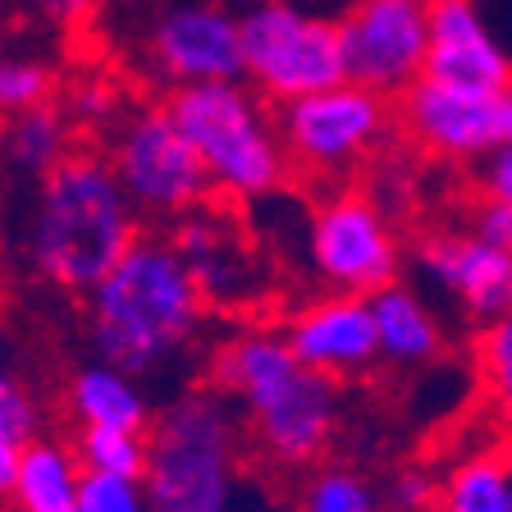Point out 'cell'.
Instances as JSON below:
<instances>
[{
  "label": "cell",
  "mask_w": 512,
  "mask_h": 512,
  "mask_svg": "<svg viewBox=\"0 0 512 512\" xmlns=\"http://www.w3.org/2000/svg\"><path fill=\"white\" fill-rule=\"evenodd\" d=\"M78 462L83 471H106V476L142 480L151 462V439L142 430H119V426H83L78 435Z\"/></svg>",
  "instance_id": "22"
},
{
  "label": "cell",
  "mask_w": 512,
  "mask_h": 512,
  "mask_svg": "<svg viewBox=\"0 0 512 512\" xmlns=\"http://www.w3.org/2000/svg\"><path fill=\"white\" fill-rule=\"evenodd\" d=\"M138 238V206L110 156L74 147L51 174H42L28 252L55 288L92 293Z\"/></svg>",
  "instance_id": "1"
},
{
  "label": "cell",
  "mask_w": 512,
  "mask_h": 512,
  "mask_svg": "<svg viewBox=\"0 0 512 512\" xmlns=\"http://www.w3.org/2000/svg\"><path fill=\"white\" fill-rule=\"evenodd\" d=\"M32 430H37V416H32L28 398L14 389V380L0 366V494H14L19 462H23V448L32 444Z\"/></svg>",
  "instance_id": "26"
},
{
  "label": "cell",
  "mask_w": 512,
  "mask_h": 512,
  "mask_svg": "<svg viewBox=\"0 0 512 512\" xmlns=\"http://www.w3.org/2000/svg\"><path fill=\"white\" fill-rule=\"evenodd\" d=\"M480 192L512 206V142H499L490 156L480 160Z\"/></svg>",
  "instance_id": "30"
},
{
  "label": "cell",
  "mask_w": 512,
  "mask_h": 512,
  "mask_svg": "<svg viewBox=\"0 0 512 512\" xmlns=\"http://www.w3.org/2000/svg\"><path fill=\"white\" fill-rule=\"evenodd\" d=\"M279 138L298 179H348L375 160L398 133V101L343 78L325 92L275 106Z\"/></svg>",
  "instance_id": "6"
},
{
  "label": "cell",
  "mask_w": 512,
  "mask_h": 512,
  "mask_svg": "<svg viewBox=\"0 0 512 512\" xmlns=\"http://www.w3.org/2000/svg\"><path fill=\"white\" fill-rule=\"evenodd\" d=\"M435 512H512V430L462 444L439 476Z\"/></svg>",
  "instance_id": "17"
},
{
  "label": "cell",
  "mask_w": 512,
  "mask_h": 512,
  "mask_svg": "<svg viewBox=\"0 0 512 512\" xmlns=\"http://www.w3.org/2000/svg\"><path fill=\"white\" fill-rule=\"evenodd\" d=\"M398 128L416 151L453 160V165H471L503 142V96L416 78L398 96Z\"/></svg>",
  "instance_id": "12"
},
{
  "label": "cell",
  "mask_w": 512,
  "mask_h": 512,
  "mask_svg": "<svg viewBox=\"0 0 512 512\" xmlns=\"http://www.w3.org/2000/svg\"><path fill=\"white\" fill-rule=\"evenodd\" d=\"M288 343H293L302 366L330 375V380L362 375L380 357V330H375L371 298L334 293V298L311 302L288 320Z\"/></svg>",
  "instance_id": "15"
},
{
  "label": "cell",
  "mask_w": 512,
  "mask_h": 512,
  "mask_svg": "<svg viewBox=\"0 0 512 512\" xmlns=\"http://www.w3.org/2000/svg\"><path fill=\"white\" fill-rule=\"evenodd\" d=\"M503 142H512V87L503 92Z\"/></svg>",
  "instance_id": "33"
},
{
  "label": "cell",
  "mask_w": 512,
  "mask_h": 512,
  "mask_svg": "<svg viewBox=\"0 0 512 512\" xmlns=\"http://www.w3.org/2000/svg\"><path fill=\"white\" fill-rule=\"evenodd\" d=\"M5 151L19 170L28 174H51L69 151H74V119L60 101L37 110H23V115L5 119Z\"/></svg>",
  "instance_id": "21"
},
{
  "label": "cell",
  "mask_w": 512,
  "mask_h": 512,
  "mask_svg": "<svg viewBox=\"0 0 512 512\" xmlns=\"http://www.w3.org/2000/svg\"><path fill=\"white\" fill-rule=\"evenodd\" d=\"M375 330H380V357L394 366H426L444 352V325L407 284H389L371 298Z\"/></svg>",
  "instance_id": "18"
},
{
  "label": "cell",
  "mask_w": 512,
  "mask_h": 512,
  "mask_svg": "<svg viewBox=\"0 0 512 512\" xmlns=\"http://www.w3.org/2000/svg\"><path fill=\"white\" fill-rule=\"evenodd\" d=\"M435 494H439V480L421 476V471H407L403 480H394V508L403 512H435Z\"/></svg>",
  "instance_id": "31"
},
{
  "label": "cell",
  "mask_w": 512,
  "mask_h": 512,
  "mask_svg": "<svg viewBox=\"0 0 512 512\" xmlns=\"http://www.w3.org/2000/svg\"><path fill=\"white\" fill-rule=\"evenodd\" d=\"M339 42L352 83L398 101L416 78H426L430 0H348L339 14Z\"/></svg>",
  "instance_id": "10"
},
{
  "label": "cell",
  "mask_w": 512,
  "mask_h": 512,
  "mask_svg": "<svg viewBox=\"0 0 512 512\" xmlns=\"http://www.w3.org/2000/svg\"><path fill=\"white\" fill-rule=\"evenodd\" d=\"M307 256L334 293L352 298H375L380 288L398 279V238L384 206L371 192H334L330 202H320L307 229Z\"/></svg>",
  "instance_id": "9"
},
{
  "label": "cell",
  "mask_w": 512,
  "mask_h": 512,
  "mask_svg": "<svg viewBox=\"0 0 512 512\" xmlns=\"http://www.w3.org/2000/svg\"><path fill=\"white\" fill-rule=\"evenodd\" d=\"M83 490V462L55 439H32L23 448L19 480H14V503L19 512H83L78 508Z\"/></svg>",
  "instance_id": "19"
},
{
  "label": "cell",
  "mask_w": 512,
  "mask_h": 512,
  "mask_svg": "<svg viewBox=\"0 0 512 512\" xmlns=\"http://www.w3.org/2000/svg\"><path fill=\"white\" fill-rule=\"evenodd\" d=\"M32 5H37V14H42L46 23L74 32V28H83V23L92 19L101 0H32Z\"/></svg>",
  "instance_id": "32"
},
{
  "label": "cell",
  "mask_w": 512,
  "mask_h": 512,
  "mask_svg": "<svg viewBox=\"0 0 512 512\" xmlns=\"http://www.w3.org/2000/svg\"><path fill=\"white\" fill-rule=\"evenodd\" d=\"M298 512H384V508L366 476H357L348 467H325L302 485Z\"/></svg>",
  "instance_id": "25"
},
{
  "label": "cell",
  "mask_w": 512,
  "mask_h": 512,
  "mask_svg": "<svg viewBox=\"0 0 512 512\" xmlns=\"http://www.w3.org/2000/svg\"><path fill=\"white\" fill-rule=\"evenodd\" d=\"M215 380L247 407L256 448L279 467H307L325 453L339 421V389L330 375L298 362L288 339L243 334L215 357Z\"/></svg>",
  "instance_id": "3"
},
{
  "label": "cell",
  "mask_w": 512,
  "mask_h": 512,
  "mask_svg": "<svg viewBox=\"0 0 512 512\" xmlns=\"http://www.w3.org/2000/svg\"><path fill=\"white\" fill-rule=\"evenodd\" d=\"M174 247L183 252L211 302H238L252 284V252L211 202L183 215L174 229Z\"/></svg>",
  "instance_id": "16"
},
{
  "label": "cell",
  "mask_w": 512,
  "mask_h": 512,
  "mask_svg": "<svg viewBox=\"0 0 512 512\" xmlns=\"http://www.w3.org/2000/svg\"><path fill=\"white\" fill-rule=\"evenodd\" d=\"M55 92H60V74L51 60L28 51H0V119L51 106Z\"/></svg>",
  "instance_id": "23"
},
{
  "label": "cell",
  "mask_w": 512,
  "mask_h": 512,
  "mask_svg": "<svg viewBox=\"0 0 512 512\" xmlns=\"http://www.w3.org/2000/svg\"><path fill=\"white\" fill-rule=\"evenodd\" d=\"M389 512H403V508H389Z\"/></svg>",
  "instance_id": "34"
},
{
  "label": "cell",
  "mask_w": 512,
  "mask_h": 512,
  "mask_svg": "<svg viewBox=\"0 0 512 512\" xmlns=\"http://www.w3.org/2000/svg\"><path fill=\"white\" fill-rule=\"evenodd\" d=\"M147 64L160 83L197 87L243 78V32L238 14L211 0H183L160 10L147 32Z\"/></svg>",
  "instance_id": "11"
},
{
  "label": "cell",
  "mask_w": 512,
  "mask_h": 512,
  "mask_svg": "<svg viewBox=\"0 0 512 512\" xmlns=\"http://www.w3.org/2000/svg\"><path fill=\"white\" fill-rule=\"evenodd\" d=\"M165 106L197 147L220 197L256 202L293 179L284 138H279V115L247 78L174 87Z\"/></svg>",
  "instance_id": "4"
},
{
  "label": "cell",
  "mask_w": 512,
  "mask_h": 512,
  "mask_svg": "<svg viewBox=\"0 0 512 512\" xmlns=\"http://www.w3.org/2000/svg\"><path fill=\"white\" fill-rule=\"evenodd\" d=\"M110 165H115L133 206L160 220H183L188 211L211 202V174H206L197 147L174 124L170 106H142L124 115L110 133Z\"/></svg>",
  "instance_id": "8"
},
{
  "label": "cell",
  "mask_w": 512,
  "mask_h": 512,
  "mask_svg": "<svg viewBox=\"0 0 512 512\" xmlns=\"http://www.w3.org/2000/svg\"><path fill=\"white\" fill-rule=\"evenodd\" d=\"M476 375L485 389V403L499 416V426L512 430V311L490 325H480L476 339Z\"/></svg>",
  "instance_id": "24"
},
{
  "label": "cell",
  "mask_w": 512,
  "mask_h": 512,
  "mask_svg": "<svg viewBox=\"0 0 512 512\" xmlns=\"http://www.w3.org/2000/svg\"><path fill=\"white\" fill-rule=\"evenodd\" d=\"M238 32L243 78L270 106H288L348 78L339 19L302 10L298 0H252L247 10H238Z\"/></svg>",
  "instance_id": "7"
},
{
  "label": "cell",
  "mask_w": 512,
  "mask_h": 512,
  "mask_svg": "<svg viewBox=\"0 0 512 512\" xmlns=\"http://www.w3.org/2000/svg\"><path fill=\"white\" fill-rule=\"evenodd\" d=\"M471 229H476L480 238L499 243V247H512V206L499 202V197H485V192H480L476 206H471Z\"/></svg>",
  "instance_id": "29"
},
{
  "label": "cell",
  "mask_w": 512,
  "mask_h": 512,
  "mask_svg": "<svg viewBox=\"0 0 512 512\" xmlns=\"http://www.w3.org/2000/svg\"><path fill=\"white\" fill-rule=\"evenodd\" d=\"M202 284L174 238L142 234L92 288V339L101 362L128 375L156 371L202 320Z\"/></svg>",
  "instance_id": "2"
},
{
  "label": "cell",
  "mask_w": 512,
  "mask_h": 512,
  "mask_svg": "<svg viewBox=\"0 0 512 512\" xmlns=\"http://www.w3.org/2000/svg\"><path fill=\"white\" fill-rule=\"evenodd\" d=\"M64 110H69L74 124H87V128H115L124 119L119 115V92L101 74L74 78L69 92H64Z\"/></svg>",
  "instance_id": "28"
},
{
  "label": "cell",
  "mask_w": 512,
  "mask_h": 512,
  "mask_svg": "<svg viewBox=\"0 0 512 512\" xmlns=\"http://www.w3.org/2000/svg\"><path fill=\"white\" fill-rule=\"evenodd\" d=\"M83 512H151L142 480L106 476V471H83V490H78Z\"/></svg>",
  "instance_id": "27"
},
{
  "label": "cell",
  "mask_w": 512,
  "mask_h": 512,
  "mask_svg": "<svg viewBox=\"0 0 512 512\" xmlns=\"http://www.w3.org/2000/svg\"><path fill=\"white\" fill-rule=\"evenodd\" d=\"M69 403L83 416V426L147 430V421H151V407H147V398H142V389L133 384V375L110 362L78 371L74 389H69Z\"/></svg>",
  "instance_id": "20"
},
{
  "label": "cell",
  "mask_w": 512,
  "mask_h": 512,
  "mask_svg": "<svg viewBox=\"0 0 512 512\" xmlns=\"http://www.w3.org/2000/svg\"><path fill=\"white\" fill-rule=\"evenodd\" d=\"M416 266L480 325L512 311V247L490 243L476 229L426 234L416 243Z\"/></svg>",
  "instance_id": "13"
},
{
  "label": "cell",
  "mask_w": 512,
  "mask_h": 512,
  "mask_svg": "<svg viewBox=\"0 0 512 512\" xmlns=\"http://www.w3.org/2000/svg\"><path fill=\"white\" fill-rule=\"evenodd\" d=\"M142 476L151 512H234L238 421L215 394H188L151 426Z\"/></svg>",
  "instance_id": "5"
},
{
  "label": "cell",
  "mask_w": 512,
  "mask_h": 512,
  "mask_svg": "<svg viewBox=\"0 0 512 512\" xmlns=\"http://www.w3.org/2000/svg\"><path fill=\"white\" fill-rule=\"evenodd\" d=\"M426 78L490 96H503L512 87V55L503 51L476 0H430Z\"/></svg>",
  "instance_id": "14"
}]
</instances>
